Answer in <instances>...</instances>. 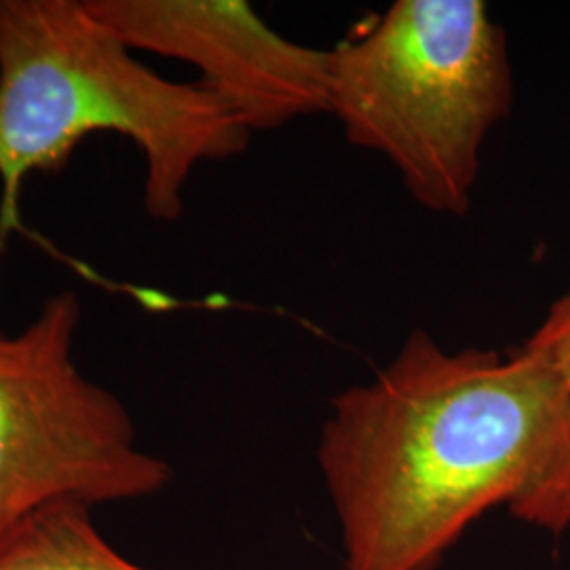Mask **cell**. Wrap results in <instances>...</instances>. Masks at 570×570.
Masks as SVG:
<instances>
[{
	"instance_id": "1",
	"label": "cell",
	"mask_w": 570,
	"mask_h": 570,
	"mask_svg": "<svg viewBox=\"0 0 570 570\" xmlns=\"http://www.w3.org/2000/svg\"><path fill=\"white\" fill-rule=\"evenodd\" d=\"M317 463L345 570H435L494 508L569 527V391L527 345L449 351L412 330L330 402Z\"/></svg>"
},
{
	"instance_id": "2",
	"label": "cell",
	"mask_w": 570,
	"mask_h": 570,
	"mask_svg": "<svg viewBox=\"0 0 570 570\" xmlns=\"http://www.w3.org/2000/svg\"><path fill=\"white\" fill-rule=\"evenodd\" d=\"M91 134L144 157V209L176 220L195 169L244 155L252 131L204 82L169 81L85 0H0V252L28 174L56 171Z\"/></svg>"
},
{
	"instance_id": "3",
	"label": "cell",
	"mask_w": 570,
	"mask_h": 570,
	"mask_svg": "<svg viewBox=\"0 0 570 570\" xmlns=\"http://www.w3.org/2000/svg\"><path fill=\"white\" fill-rule=\"evenodd\" d=\"M511 104L505 30L480 0H397L327 49V115L433 214H468L482 148Z\"/></svg>"
},
{
	"instance_id": "4",
	"label": "cell",
	"mask_w": 570,
	"mask_h": 570,
	"mask_svg": "<svg viewBox=\"0 0 570 570\" xmlns=\"http://www.w3.org/2000/svg\"><path fill=\"white\" fill-rule=\"evenodd\" d=\"M81 315L60 292L20 332L0 327V532L51 503L136 501L171 482L121 400L77 366Z\"/></svg>"
},
{
	"instance_id": "5",
	"label": "cell",
	"mask_w": 570,
	"mask_h": 570,
	"mask_svg": "<svg viewBox=\"0 0 570 570\" xmlns=\"http://www.w3.org/2000/svg\"><path fill=\"white\" fill-rule=\"evenodd\" d=\"M129 49L186 61L256 131L327 115V51L289 41L244 0H85Z\"/></svg>"
},
{
	"instance_id": "6",
	"label": "cell",
	"mask_w": 570,
	"mask_h": 570,
	"mask_svg": "<svg viewBox=\"0 0 570 570\" xmlns=\"http://www.w3.org/2000/svg\"><path fill=\"white\" fill-rule=\"evenodd\" d=\"M85 503L61 501L0 532V570H150L115 550Z\"/></svg>"
},
{
	"instance_id": "7",
	"label": "cell",
	"mask_w": 570,
	"mask_h": 570,
	"mask_svg": "<svg viewBox=\"0 0 570 570\" xmlns=\"http://www.w3.org/2000/svg\"><path fill=\"white\" fill-rule=\"evenodd\" d=\"M524 345L537 351L553 367L570 397V285L548 308L543 322Z\"/></svg>"
}]
</instances>
